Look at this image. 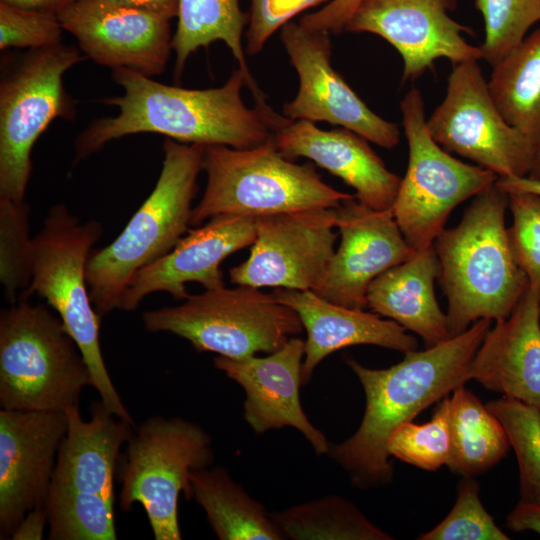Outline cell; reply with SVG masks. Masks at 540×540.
Wrapping results in <instances>:
<instances>
[{"label":"cell","mask_w":540,"mask_h":540,"mask_svg":"<svg viewBox=\"0 0 540 540\" xmlns=\"http://www.w3.org/2000/svg\"><path fill=\"white\" fill-rule=\"evenodd\" d=\"M67 430L59 446L45 508L50 540H115L114 480L120 449L135 425L101 402L84 420L78 404L65 410Z\"/></svg>","instance_id":"obj_4"},{"label":"cell","mask_w":540,"mask_h":540,"mask_svg":"<svg viewBox=\"0 0 540 540\" xmlns=\"http://www.w3.org/2000/svg\"><path fill=\"white\" fill-rule=\"evenodd\" d=\"M305 341L291 337L265 357L214 358V366L245 391L244 419L256 433L290 426L299 430L317 454L328 453L324 434L313 426L299 397Z\"/></svg>","instance_id":"obj_21"},{"label":"cell","mask_w":540,"mask_h":540,"mask_svg":"<svg viewBox=\"0 0 540 540\" xmlns=\"http://www.w3.org/2000/svg\"><path fill=\"white\" fill-rule=\"evenodd\" d=\"M329 32L289 21L281 40L299 78L295 98L283 107L290 120L325 121L348 129L378 146L395 147L398 126L375 114L331 66Z\"/></svg>","instance_id":"obj_15"},{"label":"cell","mask_w":540,"mask_h":540,"mask_svg":"<svg viewBox=\"0 0 540 540\" xmlns=\"http://www.w3.org/2000/svg\"><path fill=\"white\" fill-rule=\"evenodd\" d=\"M122 96L102 100L119 108L115 117L95 120L77 138L75 162L106 143L137 133H157L180 143L252 148L273 138L287 120L271 107L249 108L241 97L246 85L235 70L217 88L187 89L153 80L128 68L113 69Z\"/></svg>","instance_id":"obj_1"},{"label":"cell","mask_w":540,"mask_h":540,"mask_svg":"<svg viewBox=\"0 0 540 540\" xmlns=\"http://www.w3.org/2000/svg\"><path fill=\"white\" fill-rule=\"evenodd\" d=\"M77 0H0L9 5L59 15Z\"/></svg>","instance_id":"obj_43"},{"label":"cell","mask_w":540,"mask_h":540,"mask_svg":"<svg viewBox=\"0 0 540 540\" xmlns=\"http://www.w3.org/2000/svg\"><path fill=\"white\" fill-rule=\"evenodd\" d=\"M101 234L99 222H81L65 205L53 206L33 237L32 279L19 301L35 293L58 313L89 366L100 401L113 415L134 424L104 362L101 317L90 299L86 279L87 261Z\"/></svg>","instance_id":"obj_6"},{"label":"cell","mask_w":540,"mask_h":540,"mask_svg":"<svg viewBox=\"0 0 540 540\" xmlns=\"http://www.w3.org/2000/svg\"><path fill=\"white\" fill-rule=\"evenodd\" d=\"M58 15L0 2V49H40L61 43Z\"/></svg>","instance_id":"obj_37"},{"label":"cell","mask_w":540,"mask_h":540,"mask_svg":"<svg viewBox=\"0 0 540 540\" xmlns=\"http://www.w3.org/2000/svg\"><path fill=\"white\" fill-rule=\"evenodd\" d=\"M508 205V194L494 183L474 196L458 225L434 241L452 336L481 319L507 318L529 287L510 246Z\"/></svg>","instance_id":"obj_3"},{"label":"cell","mask_w":540,"mask_h":540,"mask_svg":"<svg viewBox=\"0 0 540 540\" xmlns=\"http://www.w3.org/2000/svg\"><path fill=\"white\" fill-rule=\"evenodd\" d=\"M470 378L540 409V288L529 286L511 314L489 329Z\"/></svg>","instance_id":"obj_23"},{"label":"cell","mask_w":540,"mask_h":540,"mask_svg":"<svg viewBox=\"0 0 540 540\" xmlns=\"http://www.w3.org/2000/svg\"><path fill=\"white\" fill-rule=\"evenodd\" d=\"M48 524V513L45 505L28 512L12 533L13 540H41L45 526Z\"/></svg>","instance_id":"obj_41"},{"label":"cell","mask_w":540,"mask_h":540,"mask_svg":"<svg viewBox=\"0 0 540 540\" xmlns=\"http://www.w3.org/2000/svg\"><path fill=\"white\" fill-rule=\"evenodd\" d=\"M284 538L294 540H390L352 502L330 495L270 514Z\"/></svg>","instance_id":"obj_30"},{"label":"cell","mask_w":540,"mask_h":540,"mask_svg":"<svg viewBox=\"0 0 540 540\" xmlns=\"http://www.w3.org/2000/svg\"><path fill=\"white\" fill-rule=\"evenodd\" d=\"M287 159L305 157L352 187L355 198L375 210H390L401 177L389 171L367 140L345 129L323 130L308 120L288 119L273 135Z\"/></svg>","instance_id":"obj_22"},{"label":"cell","mask_w":540,"mask_h":540,"mask_svg":"<svg viewBox=\"0 0 540 540\" xmlns=\"http://www.w3.org/2000/svg\"><path fill=\"white\" fill-rule=\"evenodd\" d=\"M85 59L74 46L60 43L29 49L2 74L0 198L24 201L33 145L54 119L73 120L76 115L63 75Z\"/></svg>","instance_id":"obj_11"},{"label":"cell","mask_w":540,"mask_h":540,"mask_svg":"<svg viewBox=\"0 0 540 540\" xmlns=\"http://www.w3.org/2000/svg\"><path fill=\"white\" fill-rule=\"evenodd\" d=\"M335 208L257 216L249 257L229 270L232 284L316 291L335 252Z\"/></svg>","instance_id":"obj_14"},{"label":"cell","mask_w":540,"mask_h":540,"mask_svg":"<svg viewBox=\"0 0 540 540\" xmlns=\"http://www.w3.org/2000/svg\"><path fill=\"white\" fill-rule=\"evenodd\" d=\"M332 0H250L246 53H259L269 38L298 14Z\"/></svg>","instance_id":"obj_38"},{"label":"cell","mask_w":540,"mask_h":540,"mask_svg":"<svg viewBox=\"0 0 540 540\" xmlns=\"http://www.w3.org/2000/svg\"><path fill=\"white\" fill-rule=\"evenodd\" d=\"M193 497L220 540L284 539L263 505L221 467L192 470Z\"/></svg>","instance_id":"obj_27"},{"label":"cell","mask_w":540,"mask_h":540,"mask_svg":"<svg viewBox=\"0 0 540 540\" xmlns=\"http://www.w3.org/2000/svg\"><path fill=\"white\" fill-rule=\"evenodd\" d=\"M528 177L540 179V140L536 144L534 161Z\"/></svg>","instance_id":"obj_45"},{"label":"cell","mask_w":540,"mask_h":540,"mask_svg":"<svg viewBox=\"0 0 540 540\" xmlns=\"http://www.w3.org/2000/svg\"><path fill=\"white\" fill-rule=\"evenodd\" d=\"M276 299L294 310L306 330L302 384L331 353L353 345H376L402 353L418 349V341L398 323L374 312L326 300L311 290L274 288Z\"/></svg>","instance_id":"obj_24"},{"label":"cell","mask_w":540,"mask_h":540,"mask_svg":"<svg viewBox=\"0 0 540 540\" xmlns=\"http://www.w3.org/2000/svg\"><path fill=\"white\" fill-rule=\"evenodd\" d=\"M335 210L341 241L314 292L333 303L364 309L371 282L409 259L415 250L401 233L391 209L375 210L354 197Z\"/></svg>","instance_id":"obj_19"},{"label":"cell","mask_w":540,"mask_h":540,"mask_svg":"<svg viewBox=\"0 0 540 540\" xmlns=\"http://www.w3.org/2000/svg\"><path fill=\"white\" fill-rule=\"evenodd\" d=\"M87 386L89 366L59 316L27 300L1 311V409L65 412Z\"/></svg>","instance_id":"obj_7"},{"label":"cell","mask_w":540,"mask_h":540,"mask_svg":"<svg viewBox=\"0 0 540 540\" xmlns=\"http://www.w3.org/2000/svg\"><path fill=\"white\" fill-rule=\"evenodd\" d=\"M479 484L464 478L457 488V497L449 514L419 540H508L495 524L480 499Z\"/></svg>","instance_id":"obj_35"},{"label":"cell","mask_w":540,"mask_h":540,"mask_svg":"<svg viewBox=\"0 0 540 540\" xmlns=\"http://www.w3.org/2000/svg\"><path fill=\"white\" fill-rule=\"evenodd\" d=\"M204 146L166 138L156 185L120 235L93 250L86 265L92 304L102 318L118 309L133 275L169 253L191 225Z\"/></svg>","instance_id":"obj_5"},{"label":"cell","mask_w":540,"mask_h":540,"mask_svg":"<svg viewBox=\"0 0 540 540\" xmlns=\"http://www.w3.org/2000/svg\"><path fill=\"white\" fill-rule=\"evenodd\" d=\"M29 206L0 198V281L13 305L29 287L33 273V238Z\"/></svg>","instance_id":"obj_32"},{"label":"cell","mask_w":540,"mask_h":540,"mask_svg":"<svg viewBox=\"0 0 540 540\" xmlns=\"http://www.w3.org/2000/svg\"><path fill=\"white\" fill-rule=\"evenodd\" d=\"M488 88L504 119L537 144L540 140V28L492 66Z\"/></svg>","instance_id":"obj_29"},{"label":"cell","mask_w":540,"mask_h":540,"mask_svg":"<svg viewBox=\"0 0 540 540\" xmlns=\"http://www.w3.org/2000/svg\"><path fill=\"white\" fill-rule=\"evenodd\" d=\"M507 194L513 216L508 235L514 258L529 286L540 288V195L530 192Z\"/></svg>","instance_id":"obj_36"},{"label":"cell","mask_w":540,"mask_h":540,"mask_svg":"<svg viewBox=\"0 0 540 540\" xmlns=\"http://www.w3.org/2000/svg\"><path fill=\"white\" fill-rule=\"evenodd\" d=\"M457 0H362L345 31L367 32L389 42L400 53L403 81H413L438 58L453 64L482 59L480 47L464 38L472 33L450 16Z\"/></svg>","instance_id":"obj_16"},{"label":"cell","mask_w":540,"mask_h":540,"mask_svg":"<svg viewBox=\"0 0 540 540\" xmlns=\"http://www.w3.org/2000/svg\"><path fill=\"white\" fill-rule=\"evenodd\" d=\"M426 125L445 150L498 178L528 176L531 171L536 143L504 119L477 61L453 64L446 95Z\"/></svg>","instance_id":"obj_13"},{"label":"cell","mask_w":540,"mask_h":540,"mask_svg":"<svg viewBox=\"0 0 540 540\" xmlns=\"http://www.w3.org/2000/svg\"><path fill=\"white\" fill-rule=\"evenodd\" d=\"M66 430L65 412L0 410L1 539L45 505Z\"/></svg>","instance_id":"obj_17"},{"label":"cell","mask_w":540,"mask_h":540,"mask_svg":"<svg viewBox=\"0 0 540 540\" xmlns=\"http://www.w3.org/2000/svg\"><path fill=\"white\" fill-rule=\"evenodd\" d=\"M450 455L446 466L474 478L498 464L510 443L499 419L464 385L449 395Z\"/></svg>","instance_id":"obj_28"},{"label":"cell","mask_w":540,"mask_h":540,"mask_svg":"<svg viewBox=\"0 0 540 540\" xmlns=\"http://www.w3.org/2000/svg\"><path fill=\"white\" fill-rule=\"evenodd\" d=\"M176 17L177 27L172 37V50L176 54L175 77L181 75L188 57L197 49L222 40L237 60L255 105L268 107L246 63L242 35L249 14L241 10L239 0H178Z\"/></svg>","instance_id":"obj_26"},{"label":"cell","mask_w":540,"mask_h":540,"mask_svg":"<svg viewBox=\"0 0 540 540\" xmlns=\"http://www.w3.org/2000/svg\"><path fill=\"white\" fill-rule=\"evenodd\" d=\"M120 470L119 505L140 503L156 540H180L178 499L193 497L190 473L213 461L210 436L180 417L151 416L135 426Z\"/></svg>","instance_id":"obj_10"},{"label":"cell","mask_w":540,"mask_h":540,"mask_svg":"<svg viewBox=\"0 0 540 540\" xmlns=\"http://www.w3.org/2000/svg\"><path fill=\"white\" fill-rule=\"evenodd\" d=\"M486 406L503 425L515 452L519 501L540 503V409L505 396Z\"/></svg>","instance_id":"obj_31"},{"label":"cell","mask_w":540,"mask_h":540,"mask_svg":"<svg viewBox=\"0 0 540 540\" xmlns=\"http://www.w3.org/2000/svg\"><path fill=\"white\" fill-rule=\"evenodd\" d=\"M440 265L433 246L376 277L367 290V307L420 336L427 347L452 337L436 299Z\"/></svg>","instance_id":"obj_25"},{"label":"cell","mask_w":540,"mask_h":540,"mask_svg":"<svg viewBox=\"0 0 540 540\" xmlns=\"http://www.w3.org/2000/svg\"><path fill=\"white\" fill-rule=\"evenodd\" d=\"M149 332L186 339L198 352L240 359L272 353L303 330L297 313L273 293L248 286L205 289L177 306L143 313Z\"/></svg>","instance_id":"obj_9"},{"label":"cell","mask_w":540,"mask_h":540,"mask_svg":"<svg viewBox=\"0 0 540 540\" xmlns=\"http://www.w3.org/2000/svg\"><path fill=\"white\" fill-rule=\"evenodd\" d=\"M65 31L95 63L148 77L166 69L172 51L170 20L107 0H77L59 15Z\"/></svg>","instance_id":"obj_18"},{"label":"cell","mask_w":540,"mask_h":540,"mask_svg":"<svg viewBox=\"0 0 540 540\" xmlns=\"http://www.w3.org/2000/svg\"><path fill=\"white\" fill-rule=\"evenodd\" d=\"M475 7L484 19L482 59L491 66L512 52L540 21V0H475Z\"/></svg>","instance_id":"obj_34"},{"label":"cell","mask_w":540,"mask_h":540,"mask_svg":"<svg viewBox=\"0 0 540 540\" xmlns=\"http://www.w3.org/2000/svg\"><path fill=\"white\" fill-rule=\"evenodd\" d=\"M495 183L500 189H502L506 193L530 192L540 195V179L530 178L528 176H512L498 178Z\"/></svg>","instance_id":"obj_44"},{"label":"cell","mask_w":540,"mask_h":540,"mask_svg":"<svg viewBox=\"0 0 540 540\" xmlns=\"http://www.w3.org/2000/svg\"><path fill=\"white\" fill-rule=\"evenodd\" d=\"M490 322L478 320L462 333L425 350L405 353L389 368L371 369L346 359L363 387L365 411L356 432L330 446L328 453L355 487L376 488L392 481L389 437L401 424L413 421L427 407L471 380V363Z\"/></svg>","instance_id":"obj_2"},{"label":"cell","mask_w":540,"mask_h":540,"mask_svg":"<svg viewBox=\"0 0 540 540\" xmlns=\"http://www.w3.org/2000/svg\"><path fill=\"white\" fill-rule=\"evenodd\" d=\"M507 526L515 532L534 531L540 534V503H526L519 501L516 507L508 514Z\"/></svg>","instance_id":"obj_40"},{"label":"cell","mask_w":540,"mask_h":540,"mask_svg":"<svg viewBox=\"0 0 540 540\" xmlns=\"http://www.w3.org/2000/svg\"><path fill=\"white\" fill-rule=\"evenodd\" d=\"M256 223L257 216L222 214L189 230L169 253L133 275L118 309L134 311L154 292L184 300L189 296L188 282H198L205 289L225 286L220 265L229 255L253 244Z\"/></svg>","instance_id":"obj_20"},{"label":"cell","mask_w":540,"mask_h":540,"mask_svg":"<svg viewBox=\"0 0 540 540\" xmlns=\"http://www.w3.org/2000/svg\"><path fill=\"white\" fill-rule=\"evenodd\" d=\"M202 170L207 184L193 207L191 225L222 214L262 216L337 208L355 197L326 184L311 164L285 158L273 138L246 149L204 146Z\"/></svg>","instance_id":"obj_8"},{"label":"cell","mask_w":540,"mask_h":540,"mask_svg":"<svg viewBox=\"0 0 540 540\" xmlns=\"http://www.w3.org/2000/svg\"><path fill=\"white\" fill-rule=\"evenodd\" d=\"M400 110L409 159L391 211L404 238L417 251L433 246L451 212L493 185L498 176L456 159L432 138L418 88L407 92Z\"/></svg>","instance_id":"obj_12"},{"label":"cell","mask_w":540,"mask_h":540,"mask_svg":"<svg viewBox=\"0 0 540 540\" xmlns=\"http://www.w3.org/2000/svg\"><path fill=\"white\" fill-rule=\"evenodd\" d=\"M362 0H332L315 12L302 16L299 24L310 30L340 33Z\"/></svg>","instance_id":"obj_39"},{"label":"cell","mask_w":540,"mask_h":540,"mask_svg":"<svg viewBox=\"0 0 540 540\" xmlns=\"http://www.w3.org/2000/svg\"><path fill=\"white\" fill-rule=\"evenodd\" d=\"M111 3L142 9L168 20L177 16L178 0H107Z\"/></svg>","instance_id":"obj_42"},{"label":"cell","mask_w":540,"mask_h":540,"mask_svg":"<svg viewBox=\"0 0 540 540\" xmlns=\"http://www.w3.org/2000/svg\"><path fill=\"white\" fill-rule=\"evenodd\" d=\"M450 448L449 395L438 402L430 421L401 424L387 443L390 456L427 471L446 465Z\"/></svg>","instance_id":"obj_33"}]
</instances>
